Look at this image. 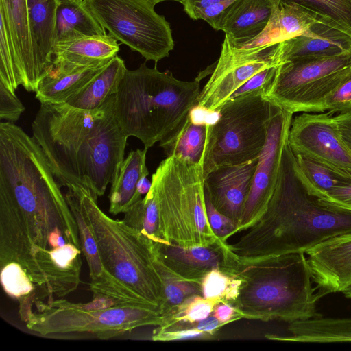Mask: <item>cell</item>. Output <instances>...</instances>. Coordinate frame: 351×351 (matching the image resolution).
<instances>
[{"label":"cell","mask_w":351,"mask_h":351,"mask_svg":"<svg viewBox=\"0 0 351 351\" xmlns=\"http://www.w3.org/2000/svg\"><path fill=\"white\" fill-rule=\"evenodd\" d=\"M0 216L26 234L40 269L50 251L68 243L81 248L75 219L41 148L8 121L0 123Z\"/></svg>","instance_id":"obj_1"},{"label":"cell","mask_w":351,"mask_h":351,"mask_svg":"<svg viewBox=\"0 0 351 351\" xmlns=\"http://www.w3.org/2000/svg\"><path fill=\"white\" fill-rule=\"evenodd\" d=\"M32 130L58 184L84 187L97 201L117 176L128 138L115 114L114 95L89 110L40 104Z\"/></svg>","instance_id":"obj_2"},{"label":"cell","mask_w":351,"mask_h":351,"mask_svg":"<svg viewBox=\"0 0 351 351\" xmlns=\"http://www.w3.org/2000/svg\"><path fill=\"white\" fill-rule=\"evenodd\" d=\"M243 230L234 243H226L237 258L305 253L331 238L351 233V209L307 188L287 139L274 191L264 211Z\"/></svg>","instance_id":"obj_3"},{"label":"cell","mask_w":351,"mask_h":351,"mask_svg":"<svg viewBox=\"0 0 351 351\" xmlns=\"http://www.w3.org/2000/svg\"><path fill=\"white\" fill-rule=\"evenodd\" d=\"M71 186L95 238L104 276L90 287L93 295L120 303H133L159 308L162 283L156 267L154 243L123 220L105 214L97 200L84 187Z\"/></svg>","instance_id":"obj_4"},{"label":"cell","mask_w":351,"mask_h":351,"mask_svg":"<svg viewBox=\"0 0 351 351\" xmlns=\"http://www.w3.org/2000/svg\"><path fill=\"white\" fill-rule=\"evenodd\" d=\"M222 269L241 280L232 304L243 317L290 323L322 315L317 304L326 295L316 285L304 252L243 260L227 250Z\"/></svg>","instance_id":"obj_5"},{"label":"cell","mask_w":351,"mask_h":351,"mask_svg":"<svg viewBox=\"0 0 351 351\" xmlns=\"http://www.w3.org/2000/svg\"><path fill=\"white\" fill-rule=\"evenodd\" d=\"M202 75L192 82L176 78L142 63L126 69L114 95L117 121L128 136L147 149L169 136L197 105Z\"/></svg>","instance_id":"obj_6"},{"label":"cell","mask_w":351,"mask_h":351,"mask_svg":"<svg viewBox=\"0 0 351 351\" xmlns=\"http://www.w3.org/2000/svg\"><path fill=\"white\" fill-rule=\"evenodd\" d=\"M151 182L159 215L158 243L208 245L219 241L206 217L202 163L167 157Z\"/></svg>","instance_id":"obj_7"},{"label":"cell","mask_w":351,"mask_h":351,"mask_svg":"<svg viewBox=\"0 0 351 351\" xmlns=\"http://www.w3.org/2000/svg\"><path fill=\"white\" fill-rule=\"evenodd\" d=\"M265 88L239 95L221 106L208 127L202 167L204 177L215 169L259 157L271 121L280 107L265 96Z\"/></svg>","instance_id":"obj_8"},{"label":"cell","mask_w":351,"mask_h":351,"mask_svg":"<svg viewBox=\"0 0 351 351\" xmlns=\"http://www.w3.org/2000/svg\"><path fill=\"white\" fill-rule=\"evenodd\" d=\"M34 306L26 327L45 337L76 334L106 340L139 327L162 323L159 308L138 304L96 307L90 302L74 303L62 298L37 300Z\"/></svg>","instance_id":"obj_9"},{"label":"cell","mask_w":351,"mask_h":351,"mask_svg":"<svg viewBox=\"0 0 351 351\" xmlns=\"http://www.w3.org/2000/svg\"><path fill=\"white\" fill-rule=\"evenodd\" d=\"M112 37L156 64L168 57L174 41L169 23L148 0H83Z\"/></svg>","instance_id":"obj_10"},{"label":"cell","mask_w":351,"mask_h":351,"mask_svg":"<svg viewBox=\"0 0 351 351\" xmlns=\"http://www.w3.org/2000/svg\"><path fill=\"white\" fill-rule=\"evenodd\" d=\"M350 71L351 52L284 62L277 66L265 96L293 114L312 112L316 104Z\"/></svg>","instance_id":"obj_11"},{"label":"cell","mask_w":351,"mask_h":351,"mask_svg":"<svg viewBox=\"0 0 351 351\" xmlns=\"http://www.w3.org/2000/svg\"><path fill=\"white\" fill-rule=\"evenodd\" d=\"M281 42L238 48L224 38L220 56L201 89L196 106L217 111L260 71L280 64Z\"/></svg>","instance_id":"obj_12"},{"label":"cell","mask_w":351,"mask_h":351,"mask_svg":"<svg viewBox=\"0 0 351 351\" xmlns=\"http://www.w3.org/2000/svg\"><path fill=\"white\" fill-rule=\"evenodd\" d=\"M332 113L303 112L292 119L288 143L306 156L351 180V152L343 143Z\"/></svg>","instance_id":"obj_13"},{"label":"cell","mask_w":351,"mask_h":351,"mask_svg":"<svg viewBox=\"0 0 351 351\" xmlns=\"http://www.w3.org/2000/svg\"><path fill=\"white\" fill-rule=\"evenodd\" d=\"M293 114L281 108L271 121L267 141L258 159L239 231L247 228L264 211L274 191Z\"/></svg>","instance_id":"obj_14"},{"label":"cell","mask_w":351,"mask_h":351,"mask_svg":"<svg viewBox=\"0 0 351 351\" xmlns=\"http://www.w3.org/2000/svg\"><path fill=\"white\" fill-rule=\"evenodd\" d=\"M0 14L6 21L14 44L18 84L36 92L43 74L32 35L27 0H0Z\"/></svg>","instance_id":"obj_15"},{"label":"cell","mask_w":351,"mask_h":351,"mask_svg":"<svg viewBox=\"0 0 351 351\" xmlns=\"http://www.w3.org/2000/svg\"><path fill=\"white\" fill-rule=\"evenodd\" d=\"M258 159L219 167L204 178V189L213 206L239 225Z\"/></svg>","instance_id":"obj_16"},{"label":"cell","mask_w":351,"mask_h":351,"mask_svg":"<svg viewBox=\"0 0 351 351\" xmlns=\"http://www.w3.org/2000/svg\"><path fill=\"white\" fill-rule=\"evenodd\" d=\"M305 254L314 280L326 295L351 285V233L331 238Z\"/></svg>","instance_id":"obj_17"},{"label":"cell","mask_w":351,"mask_h":351,"mask_svg":"<svg viewBox=\"0 0 351 351\" xmlns=\"http://www.w3.org/2000/svg\"><path fill=\"white\" fill-rule=\"evenodd\" d=\"M156 258L178 276L201 282L209 271L223 268L227 261L225 243L218 241L208 245L180 246L154 243Z\"/></svg>","instance_id":"obj_18"},{"label":"cell","mask_w":351,"mask_h":351,"mask_svg":"<svg viewBox=\"0 0 351 351\" xmlns=\"http://www.w3.org/2000/svg\"><path fill=\"white\" fill-rule=\"evenodd\" d=\"M351 52V36L335 23L322 21L304 34L281 42L280 63Z\"/></svg>","instance_id":"obj_19"},{"label":"cell","mask_w":351,"mask_h":351,"mask_svg":"<svg viewBox=\"0 0 351 351\" xmlns=\"http://www.w3.org/2000/svg\"><path fill=\"white\" fill-rule=\"evenodd\" d=\"M276 0H236L219 17L213 28L239 47L259 35L267 26Z\"/></svg>","instance_id":"obj_20"},{"label":"cell","mask_w":351,"mask_h":351,"mask_svg":"<svg viewBox=\"0 0 351 351\" xmlns=\"http://www.w3.org/2000/svg\"><path fill=\"white\" fill-rule=\"evenodd\" d=\"M325 20L328 21L298 4L276 0L270 19L263 31L237 47L252 48L280 43L304 34L316 23Z\"/></svg>","instance_id":"obj_21"},{"label":"cell","mask_w":351,"mask_h":351,"mask_svg":"<svg viewBox=\"0 0 351 351\" xmlns=\"http://www.w3.org/2000/svg\"><path fill=\"white\" fill-rule=\"evenodd\" d=\"M111 60L86 66H53L38 84L35 97L40 104L65 103L82 90Z\"/></svg>","instance_id":"obj_22"},{"label":"cell","mask_w":351,"mask_h":351,"mask_svg":"<svg viewBox=\"0 0 351 351\" xmlns=\"http://www.w3.org/2000/svg\"><path fill=\"white\" fill-rule=\"evenodd\" d=\"M119 50L110 34L82 36L55 43L53 66H86L112 59Z\"/></svg>","instance_id":"obj_23"},{"label":"cell","mask_w":351,"mask_h":351,"mask_svg":"<svg viewBox=\"0 0 351 351\" xmlns=\"http://www.w3.org/2000/svg\"><path fill=\"white\" fill-rule=\"evenodd\" d=\"M148 149H137L129 152L122 161L117 176L111 183L109 212L112 215L125 213L142 199L138 192L140 181L149 175L146 166Z\"/></svg>","instance_id":"obj_24"},{"label":"cell","mask_w":351,"mask_h":351,"mask_svg":"<svg viewBox=\"0 0 351 351\" xmlns=\"http://www.w3.org/2000/svg\"><path fill=\"white\" fill-rule=\"evenodd\" d=\"M290 335L267 336L268 339L302 343L351 342V317H326L322 315L289 323Z\"/></svg>","instance_id":"obj_25"},{"label":"cell","mask_w":351,"mask_h":351,"mask_svg":"<svg viewBox=\"0 0 351 351\" xmlns=\"http://www.w3.org/2000/svg\"><path fill=\"white\" fill-rule=\"evenodd\" d=\"M29 25L45 77L53 68L58 0H27Z\"/></svg>","instance_id":"obj_26"},{"label":"cell","mask_w":351,"mask_h":351,"mask_svg":"<svg viewBox=\"0 0 351 351\" xmlns=\"http://www.w3.org/2000/svg\"><path fill=\"white\" fill-rule=\"evenodd\" d=\"M208 125L194 119L190 112L180 125L159 145L167 157L173 156L193 163H202Z\"/></svg>","instance_id":"obj_27"},{"label":"cell","mask_w":351,"mask_h":351,"mask_svg":"<svg viewBox=\"0 0 351 351\" xmlns=\"http://www.w3.org/2000/svg\"><path fill=\"white\" fill-rule=\"evenodd\" d=\"M126 69L123 60L117 55L82 90L65 103L87 110L100 107L117 93Z\"/></svg>","instance_id":"obj_28"},{"label":"cell","mask_w":351,"mask_h":351,"mask_svg":"<svg viewBox=\"0 0 351 351\" xmlns=\"http://www.w3.org/2000/svg\"><path fill=\"white\" fill-rule=\"evenodd\" d=\"M83 0H58L56 42L82 36L105 35Z\"/></svg>","instance_id":"obj_29"},{"label":"cell","mask_w":351,"mask_h":351,"mask_svg":"<svg viewBox=\"0 0 351 351\" xmlns=\"http://www.w3.org/2000/svg\"><path fill=\"white\" fill-rule=\"evenodd\" d=\"M1 281L4 291L19 302V314L25 323L33 313L34 302L39 300L36 286L15 262L1 266Z\"/></svg>","instance_id":"obj_30"},{"label":"cell","mask_w":351,"mask_h":351,"mask_svg":"<svg viewBox=\"0 0 351 351\" xmlns=\"http://www.w3.org/2000/svg\"><path fill=\"white\" fill-rule=\"evenodd\" d=\"M64 196L75 219L82 252L87 262L90 278V287L99 284L104 276L97 244L93 230L84 217L79 199L71 186H68Z\"/></svg>","instance_id":"obj_31"},{"label":"cell","mask_w":351,"mask_h":351,"mask_svg":"<svg viewBox=\"0 0 351 351\" xmlns=\"http://www.w3.org/2000/svg\"><path fill=\"white\" fill-rule=\"evenodd\" d=\"M295 157L300 173L307 188L323 199L335 187L351 182L350 180L306 156L295 154Z\"/></svg>","instance_id":"obj_32"},{"label":"cell","mask_w":351,"mask_h":351,"mask_svg":"<svg viewBox=\"0 0 351 351\" xmlns=\"http://www.w3.org/2000/svg\"><path fill=\"white\" fill-rule=\"evenodd\" d=\"M156 267L162 283V316L194 295H202L199 283L184 280L167 268L156 257Z\"/></svg>","instance_id":"obj_33"},{"label":"cell","mask_w":351,"mask_h":351,"mask_svg":"<svg viewBox=\"0 0 351 351\" xmlns=\"http://www.w3.org/2000/svg\"><path fill=\"white\" fill-rule=\"evenodd\" d=\"M241 284V279L236 275L221 267H215L201 280L202 295L209 300L232 304L239 295Z\"/></svg>","instance_id":"obj_34"},{"label":"cell","mask_w":351,"mask_h":351,"mask_svg":"<svg viewBox=\"0 0 351 351\" xmlns=\"http://www.w3.org/2000/svg\"><path fill=\"white\" fill-rule=\"evenodd\" d=\"M218 302L209 300L202 295H194L162 316L160 328L174 324H193L212 315Z\"/></svg>","instance_id":"obj_35"},{"label":"cell","mask_w":351,"mask_h":351,"mask_svg":"<svg viewBox=\"0 0 351 351\" xmlns=\"http://www.w3.org/2000/svg\"><path fill=\"white\" fill-rule=\"evenodd\" d=\"M308 8L351 36V0H280Z\"/></svg>","instance_id":"obj_36"},{"label":"cell","mask_w":351,"mask_h":351,"mask_svg":"<svg viewBox=\"0 0 351 351\" xmlns=\"http://www.w3.org/2000/svg\"><path fill=\"white\" fill-rule=\"evenodd\" d=\"M0 17V82L16 93L19 85L14 44L5 18L1 14Z\"/></svg>","instance_id":"obj_37"},{"label":"cell","mask_w":351,"mask_h":351,"mask_svg":"<svg viewBox=\"0 0 351 351\" xmlns=\"http://www.w3.org/2000/svg\"><path fill=\"white\" fill-rule=\"evenodd\" d=\"M351 110V71L313 108L312 112H345Z\"/></svg>","instance_id":"obj_38"},{"label":"cell","mask_w":351,"mask_h":351,"mask_svg":"<svg viewBox=\"0 0 351 351\" xmlns=\"http://www.w3.org/2000/svg\"><path fill=\"white\" fill-rule=\"evenodd\" d=\"M236 0H184V10L194 20L206 21L212 27Z\"/></svg>","instance_id":"obj_39"},{"label":"cell","mask_w":351,"mask_h":351,"mask_svg":"<svg viewBox=\"0 0 351 351\" xmlns=\"http://www.w3.org/2000/svg\"><path fill=\"white\" fill-rule=\"evenodd\" d=\"M204 206L208 222L213 232L219 241L227 242L232 234L239 231V223L216 209L205 189Z\"/></svg>","instance_id":"obj_40"},{"label":"cell","mask_w":351,"mask_h":351,"mask_svg":"<svg viewBox=\"0 0 351 351\" xmlns=\"http://www.w3.org/2000/svg\"><path fill=\"white\" fill-rule=\"evenodd\" d=\"M25 108L16 95L0 82V119L14 123L19 120Z\"/></svg>","instance_id":"obj_41"},{"label":"cell","mask_w":351,"mask_h":351,"mask_svg":"<svg viewBox=\"0 0 351 351\" xmlns=\"http://www.w3.org/2000/svg\"><path fill=\"white\" fill-rule=\"evenodd\" d=\"M213 335L198 330L195 328H183L176 330H158L152 337L154 341H181L189 339H202L211 337Z\"/></svg>","instance_id":"obj_42"},{"label":"cell","mask_w":351,"mask_h":351,"mask_svg":"<svg viewBox=\"0 0 351 351\" xmlns=\"http://www.w3.org/2000/svg\"><path fill=\"white\" fill-rule=\"evenodd\" d=\"M324 199L351 209V182L335 187L327 193Z\"/></svg>","instance_id":"obj_43"},{"label":"cell","mask_w":351,"mask_h":351,"mask_svg":"<svg viewBox=\"0 0 351 351\" xmlns=\"http://www.w3.org/2000/svg\"><path fill=\"white\" fill-rule=\"evenodd\" d=\"M212 315L223 325L243 317L232 304L224 301L218 302L215 304Z\"/></svg>","instance_id":"obj_44"},{"label":"cell","mask_w":351,"mask_h":351,"mask_svg":"<svg viewBox=\"0 0 351 351\" xmlns=\"http://www.w3.org/2000/svg\"><path fill=\"white\" fill-rule=\"evenodd\" d=\"M340 136L351 152V110L334 117Z\"/></svg>","instance_id":"obj_45"},{"label":"cell","mask_w":351,"mask_h":351,"mask_svg":"<svg viewBox=\"0 0 351 351\" xmlns=\"http://www.w3.org/2000/svg\"><path fill=\"white\" fill-rule=\"evenodd\" d=\"M152 182H150L147 177L143 178L138 185V192L142 195H146L150 190Z\"/></svg>","instance_id":"obj_46"},{"label":"cell","mask_w":351,"mask_h":351,"mask_svg":"<svg viewBox=\"0 0 351 351\" xmlns=\"http://www.w3.org/2000/svg\"><path fill=\"white\" fill-rule=\"evenodd\" d=\"M342 293L347 298L351 299V285L344 289Z\"/></svg>","instance_id":"obj_47"},{"label":"cell","mask_w":351,"mask_h":351,"mask_svg":"<svg viewBox=\"0 0 351 351\" xmlns=\"http://www.w3.org/2000/svg\"><path fill=\"white\" fill-rule=\"evenodd\" d=\"M150 2H152L154 5H156L157 3H160V2H162V1H178L182 4H183L184 3V0H148Z\"/></svg>","instance_id":"obj_48"}]
</instances>
